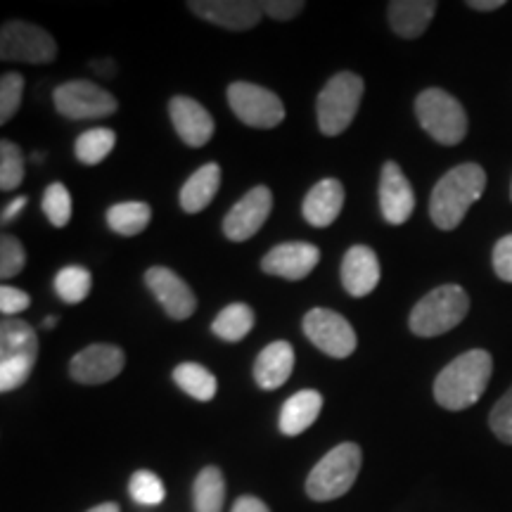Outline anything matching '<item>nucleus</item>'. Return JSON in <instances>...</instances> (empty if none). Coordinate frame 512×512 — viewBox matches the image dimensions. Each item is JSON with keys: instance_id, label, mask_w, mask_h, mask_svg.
Here are the masks:
<instances>
[{"instance_id": "f257e3e1", "label": "nucleus", "mask_w": 512, "mask_h": 512, "mask_svg": "<svg viewBox=\"0 0 512 512\" xmlns=\"http://www.w3.org/2000/svg\"><path fill=\"white\" fill-rule=\"evenodd\" d=\"M494 373V358L484 349H470L453 358L434 380V399L446 411H465L482 399Z\"/></svg>"}, {"instance_id": "f03ea898", "label": "nucleus", "mask_w": 512, "mask_h": 512, "mask_svg": "<svg viewBox=\"0 0 512 512\" xmlns=\"http://www.w3.org/2000/svg\"><path fill=\"white\" fill-rule=\"evenodd\" d=\"M486 190V171L475 162L460 164L441 176L430 197V219L439 230H453L463 223Z\"/></svg>"}, {"instance_id": "7ed1b4c3", "label": "nucleus", "mask_w": 512, "mask_h": 512, "mask_svg": "<svg viewBox=\"0 0 512 512\" xmlns=\"http://www.w3.org/2000/svg\"><path fill=\"white\" fill-rule=\"evenodd\" d=\"M38 361V335L19 318L0 323V392L8 394L22 387Z\"/></svg>"}, {"instance_id": "20e7f679", "label": "nucleus", "mask_w": 512, "mask_h": 512, "mask_svg": "<svg viewBox=\"0 0 512 512\" xmlns=\"http://www.w3.org/2000/svg\"><path fill=\"white\" fill-rule=\"evenodd\" d=\"M470 311V297L460 285H441L413 306L408 328L418 337H439L460 325Z\"/></svg>"}, {"instance_id": "39448f33", "label": "nucleus", "mask_w": 512, "mask_h": 512, "mask_svg": "<svg viewBox=\"0 0 512 512\" xmlns=\"http://www.w3.org/2000/svg\"><path fill=\"white\" fill-rule=\"evenodd\" d=\"M361 463L363 453L358 444L347 441V444L335 446L318 460V465H313L309 479H306V494L318 503L344 496L354 486Z\"/></svg>"}, {"instance_id": "423d86ee", "label": "nucleus", "mask_w": 512, "mask_h": 512, "mask_svg": "<svg viewBox=\"0 0 512 512\" xmlns=\"http://www.w3.org/2000/svg\"><path fill=\"white\" fill-rule=\"evenodd\" d=\"M366 83L354 72H339L325 83L316 100L318 128L325 136H339L351 126L361 105Z\"/></svg>"}, {"instance_id": "0eeeda50", "label": "nucleus", "mask_w": 512, "mask_h": 512, "mask_svg": "<svg viewBox=\"0 0 512 512\" xmlns=\"http://www.w3.org/2000/svg\"><path fill=\"white\" fill-rule=\"evenodd\" d=\"M415 117L422 131L430 133L439 145H458L467 136L465 107L441 88H427L418 95Z\"/></svg>"}, {"instance_id": "6e6552de", "label": "nucleus", "mask_w": 512, "mask_h": 512, "mask_svg": "<svg viewBox=\"0 0 512 512\" xmlns=\"http://www.w3.org/2000/svg\"><path fill=\"white\" fill-rule=\"evenodd\" d=\"M228 105L242 124L252 128H275L285 119L283 100L268 88L249 81L230 83Z\"/></svg>"}, {"instance_id": "1a4fd4ad", "label": "nucleus", "mask_w": 512, "mask_h": 512, "mask_svg": "<svg viewBox=\"0 0 512 512\" xmlns=\"http://www.w3.org/2000/svg\"><path fill=\"white\" fill-rule=\"evenodd\" d=\"M0 57L5 62L48 64L57 57V43L46 29L12 19L0 31Z\"/></svg>"}, {"instance_id": "9d476101", "label": "nucleus", "mask_w": 512, "mask_h": 512, "mask_svg": "<svg viewBox=\"0 0 512 512\" xmlns=\"http://www.w3.org/2000/svg\"><path fill=\"white\" fill-rule=\"evenodd\" d=\"M55 110L62 117L81 119H105L117 112V98L110 91L91 81H69L55 88L53 93Z\"/></svg>"}, {"instance_id": "9b49d317", "label": "nucleus", "mask_w": 512, "mask_h": 512, "mask_svg": "<svg viewBox=\"0 0 512 512\" xmlns=\"http://www.w3.org/2000/svg\"><path fill=\"white\" fill-rule=\"evenodd\" d=\"M302 328L313 347L332 358H347L356 351V332L342 313L311 309L302 320Z\"/></svg>"}, {"instance_id": "f8f14e48", "label": "nucleus", "mask_w": 512, "mask_h": 512, "mask_svg": "<svg viewBox=\"0 0 512 512\" xmlns=\"http://www.w3.org/2000/svg\"><path fill=\"white\" fill-rule=\"evenodd\" d=\"M273 209V192L266 185H256L242 195V200L233 204V209L228 211L226 219H223V235L230 242H245L254 238L264 226Z\"/></svg>"}, {"instance_id": "ddd939ff", "label": "nucleus", "mask_w": 512, "mask_h": 512, "mask_svg": "<svg viewBox=\"0 0 512 512\" xmlns=\"http://www.w3.org/2000/svg\"><path fill=\"white\" fill-rule=\"evenodd\" d=\"M147 290L155 294V299L162 304L166 316L174 320H188L197 309V297L190 290L181 275L164 266H152L145 273Z\"/></svg>"}, {"instance_id": "4468645a", "label": "nucleus", "mask_w": 512, "mask_h": 512, "mask_svg": "<svg viewBox=\"0 0 512 512\" xmlns=\"http://www.w3.org/2000/svg\"><path fill=\"white\" fill-rule=\"evenodd\" d=\"M126 366L124 349L114 344H91L69 361V375L79 384H105Z\"/></svg>"}, {"instance_id": "2eb2a0df", "label": "nucleus", "mask_w": 512, "mask_h": 512, "mask_svg": "<svg viewBox=\"0 0 512 512\" xmlns=\"http://www.w3.org/2000/svg\"><path fill=\"white\" fill-rule=\"evenodd\" d=\"M188 8L209 24L228 31L254 29L264 15L261 3L252 0H190Z\"/></svg>"}, {"instance_id": "dca6fc26", "label": "nucleus", "mask_w": 512, "mask_h": 512, "mask_svg": "<svg viewBox=\"0 0 512 512\" xmlns=\"http://www.w3.org/2000/svg\"><path fill=\"white\" fill-rule=\"evenodd\" d=\"M320 261V249L311 242H283L261 259V271L275 278L304 280Z\"/></svg>"}, {"instance_id": "f3484780", "label": "nucleus", "mask_w": 512, "mask_h": 512, "mask_svg": "<svg viewBox=\"0 0 512 512\" xmlns=\"http://www.w3.org/2000/svg\"><path fill=\"white\" fill-rule=\"evenodd\" d=\"M380 209L389 226H401L411 219L415 192L406 174L396 162H384L380 176Z\"/></svg>"}, {"instance_id": "a211bd4d", "label": "nucleus", "mask_w": 512, "mask_h": 512, "mask_svg": "<svg viewBox=\"0 0 512 512\" xmlns=\"http://www.w3.org/2000/svg\"><path fill=\"white\" fill-rule=\"evenodd\" d=\"M169 117L178 138L190 147H204L214 136V119L197 100L176 95L169 102Z\"/></svg>"}, {"instance_id": "6ab92c4d", "label": "nucleus", "mask_w": 512, "mask_h": 512, "mask_svg": "<svg viewBox=\"0 0 512 512\" xmlns=\"http://www.w3.org/2000/svg\"><path fill=\"white\" fill-rule=\"evenodd\" d=\"M380 261L377 254L366 245H354L344 254L342 268H339V278H342L344 290L351 297H366L380 285Z\"/></svg>"}, {"instance_id": "aec40b11", "label": "nucleus", "mask_w": 512, "mask_h": 512, "mask_svg": "<svg viewBox=\"0 0 512 512\" xmlns=\"http://www.w3.org/2000/svg\"><path fill=\"white\" fill-rule=\"evenodd\" d=\"M344 185L337 178H323L304 197L302 214L313 228H328L344 209Z\"/></svg>"}, {"instance_id": "412c9836", "label": "nucleus", "mask_w": 512, "mask_h": 512, "mask_svg": "<svg viewBox=\"0 0 512 512\" xmlns=\"http://www.w3.org/2000/svg\"><path fill=\"white\" fill-rule=\"evenodd\" d=\"M294 349L290 342L285 339H278V342H271L268 347L261 349L259 358L254 363V380L264 392H273V389L283 387V384L290 380L294 370Z\"/></svg>"}, {"instance_id": "4be33fe9", "label": "nucleus", "mask_w": 512, "mask_h": 512, "mask_svg": "<svg viewBox=\"0 0 512 512\" xmlns=\"http://www.w3.org/2000/svg\"><path fill=\"white\" fill-rule=\"evenodd\" d=\"M434 12H437L434 0H394L389 3L387 17L396 36L418 38L430 27Z\"/></svg>"}, {"instance_id": "5701e85b", "label": "nucleus", "mask_w": 512, "mask_h": 512, "mask_svg": "<svg viewBox=\"0 0 512 512\" xmlns=\"http://www.w3.org/2000/svg\"><path fill=\"white\" fill-rule=\"evenodd\" d=\"M320 408H323V396L316 389H302V392L290 396L280 408V432L285 437H297V434L306 432L318 420Z\"/></svg>"}, {"instance_id": "b1692460", "label": "nucleus", "mask_w": 512, "mask_h": 512, "mask_svg": "<svg viewBox=\"0 0 512 512\" xmlns=\"http://www.w3.org/2000/svg\"><path fill=\"white\" fill-rule=\"evenodd\" d=\"M221 188V166L216 162H209L200 166V169L192 174L181 188V209L185 214H200L202 209H207L214 202L216 192Z\"/></svg>"}, {"instance_id": "393cba45", "label": "nucleus", "mask_w": 512, "mask_h": 512, "mask_svg": "<svg viewBox=\"0 0 512 512\" xmlns=\"http://www.w3.org/2000/svg\"><path fill=\"white\" fill-rule=\"evenodd\" d=\"M105 219L112 233L121 235V238H133L150 226L152 209L145 202H119L107 209Z\"/></svg>"}, {"instance_id": "a878e982", "label": "nucleus", "mask_w": 512, "mask_h": 512, "mask_svg": "<svg viewBox=\"0 0 512 512\" xmlns=\"http://www.w3.org/2000/svg\"><path fill=\"white\" fill-rule=\"evenodd\" d=\"M226 501V479L219 467L209 465L197 475L192 486V505L195 512H221Z\"/></svg>"}, {"instance_id": "bb28decb", "label": "nucleus", "mask_w": 512, "mask_h": 512, "mask_svg": "<svg viewBox=\"0 0 512 512\" xmlns=\"http://www.w3.org/2000/svg\"><path fill=\"white\" fill-rule=\"evenodd\" d=\"M256 323L254 311L247 304H230L211 323V332L223 342H242Z\"/></svg>"}, {"instance_id": "cd10ccee", "label": "nucleus", "mask_w": 512, "mask_h": 512, "mask_svg": "<svg viewBox=\"0 0 512 512\" xmlns=\"http://www.w3.org/2000/svg\"><path fill=\"white\" fill-rule=\"evenodd\" d=\"M174 382L195 401H211L219 392L216 377L211 375V370L200 366V363H181V366H176Z\"/></svg>"}, {"instance_id": "c85d7f7f", "label": "nucleus", "mask_w": 512, "mask_h": 512, "mask_svg": "<svg viewBox=\"0 0 512 512\" xmlns=\"http://www.w3.org/2000/svg\"><path fill=\"white\" fill-rule=\"evenodd\" d=\"M114 145H117V133L112 128H91L76 138L74 155L81 164L95 166L105 162V157H110Z\"/></svg>"}, {"instance_id": "c756f323", "label": "nucleus", "mask_w": 512, "mask_h": 512, "mask_svg": "<svg viewBox=\"0 0 512 512\" xmlns=\"http://www.w3.org/2000/svg\"><path fill=\"white\" fill-rule=\"evenodd\" d=\"M91 285H93L91 271L83 266L62 268V271L55 275V283H53L57 297L67 304H81L83 299L91 294Z\"/></svg>"}, {"instance_id": "7c9ffc66", "label": "nucleus", "mask_w": 512, "mask_h": 512, "mask_svg": "<svg viewBox=\"0 0 512 512\" xmlns=\"http://www.w3.org/2000/svg\"><path fill=\"white\" fill-rule=\"evenodd\" d=\"M43 214L55 228L69 226V221H72V195H69L67 185H48L46 192H43Z\"/></svg>"}, {"instance_id": "2f4dec72", "label": "nucleus", "mask_w": 512, "mask_h": 512, "mask_svg": "<svg viewBox=\"0 0 512 512\" xmlns=\"http://www.w3.org/2000/svg\"><path fill=\"white\" fill-rule=\"evenodd\" d=\"M128 494H131V498L138 505H147V508H152V505H159L164 501L166 489H164V482L155 475V472L138 470L133 472L131 482H128Z\"/></svg>"}, {"instance_id": "473e14b6", "label": "nucleus", "mask_w": 512, "mask_h": 512, "mask_svg": "<svg viewBox=\"0 0 512 512\" xmlns=\"http://www.w3.org/2000/svg\"><path fill=\"white\" fill-rule=\"evenodd\" d=\"M24 181V155L10 140L0 143V190L10 192Z\"/></svg>"}, {"instance_id": "72a5a7b5", "label": "nucleus", "mask_w": 512, "mask_h": 512, "mask_svg": "<svg viewBox=\"0 0 512 512\" xmlns=\"http://www.w3.org/2000/svg\"><path fill=\"white\" fill-rule=\"evenodd\" d=\"M24 98V76L17 72L3 74L0 79V121L8 124L15 117Z\"/></svg>"}, {"instance_id": "f704fd0d", "label": "nucleus", "mask_w": 512, "mask_h": 512, "mask_svg": "<svg viewBox=\"0 0 512 512\" xmlns=\"http://www.w3.org/2000/svg\"><path fill=\"white\" fill-rule=\"evenodd\" d=\"M27 266V249L15 235H3L0 240V278L10 280Z\"/></svg>"}, {"instance_id": "c9c22d12", "label": "nucleus", "mask_w": 512, "mask_h": 512, "mask_svg": "<svg viewBox=\"0 0 512 512\" xmlns=\"http://www.w3.org/2000/svg\"><path fill=\"white\" fill-rule=\"evenodd\" d=\"M489 425L503 444L512 446V387L496 401V406L491 408Z\"/></svg>"}, {"instance_id": "e433bc0d", "label": "nucleus", "mask_w": 512, "mask_h": 512, "mask_svg": "<svg viewBox=\"0 0 512 512\" xmlns=\"http://www.w3.org/2000/svg\"><path fill=\"white\" fill-rule=\"evenodd\" d=\"M29 306H31V297L27 292L17 290V287H10V285L0 287V313H3L5 318H12L15 313L27 311Z\"/></svg>"}, {"instance_id": "4c0bfd02", "label": "nucleus", "mask_w": 512, "mask_h": 512, "mask_svg": "<svg viewBox=\"0 0 512 512\" xmlns=\"http://www.w3.org/2000/svg\"><path fill=\"white\" fill-rule=\"evenodd\" d=\"M304 8H306L304 0H266V3H261L264 15H268L271 19H278V22H287V19L299 17Z\"/></svg>"}, {"instance_id": "58836bf2", "label": "nucleus", "mask_w": 512, "mask_h": 512, "mask_svg": "<svg viewBox=\"0 0 512 512\" xmlns=\"http://www.w3.org/2000/svg\"><path fill=\"white\" fill-rule=\"evenodd\" d=\"M491 261H494V271L498 278L505 280V283H512V235H505V238L496 242Z\"/></svg>"}, {"instance_id": "ea45409f", "label": "nucleus", "mask_w": 512, "mask_h": 512, "mask_svg": "<svg viewBox=\"0 0 512 512\" xmlns=\"http://www.w3.org/2000/svg\"><path fill=\"white\" fill-rule=\"evenodd\" d=\"M230 512H271V510H268V505L264 501H259V498L242 496V498H238V501H235L233 510H230Z\"/></svg>"}, {"instance_id": "a19ab883", "label": "nucleus", "mask_w": 512, "mask_h": 512, "mask_svg": "<svg viewBox=\"0 0 512 512\" xmlns=\"http://www.w3.org/2000/svg\"><path fill=\"white\" fill-rule=\"evenodd\" d=\"M24 207H27V197H15V200H12V202L8 204V207L3 209V223L15 221L17 214H19V211H22Z\"/></svg>"}, {"instance_id": "79ce46f5", "label": "nucleus", "mask_w": 512, "mask_h": 512, "mask_svg": "<svg viewBox=\"0 0 512 512\" xmlns=\"http://www.w3.org/2000/svg\"><path fill=\"white\" fill-rule=\"evenodd\" d=\"M470 5L472 10H479V12H491V10H498V8H503V0H470Z\"/></svg>"}, {"instance_id": "37998d69", "label": "nucleus", "mask_w": 512, "mask_h": 512, "mask_svg": "<svg viewBox=\"0 0 512 512\" xmlns=\"http://www.w3.org/2000/svg\"><path fill=\"white\" fill-rule=\"evenodd\" d=\"M93 72H98L100 76H114V62H110V60H95L93 64Z\"/></svg>"}, {"instance_id": "c03bdc74", "label": "nucleus", "mask_w": 512, "mask_h": 512, "mask_svg": "<svg viewBox=\"0 0 512 512\" xmlns=\"http://www.w3.org/2000/svg\"><path fill=\"white\" fill-rule=\"evenodd\" d=\"M88 512H121L117 503H100L95 505V508H91Z\"/></svg>"}, {"instance_id": "a18cd8bd", "label": "nucleus", "mask_w": 512, "mask_h": 512, "mask_svg": "<svg viewBox=\"0 0 512 512\" xmlns=\"http://www.w3.org/2000/svg\"><path fill=\"white\" fill-rule=\"evenodd\" d=\"M55 325H57V318H55V316H50V318H46V320H43V328H46V330H50V328H55Z\"/></svg>"}, {"instance_id": "49530a36", "label": "nucleus", "mask_w": 512, "mask_h": 512, "mask_svg": "<svg viewBox=\"0 0 512 512\" xmlns=\"http://www.w3.org/2000/svg\"><path fill=\"white\" fill-rule=\"evenodd\" d=\"M510 195H512V192H510Z\"/></svg>"}]
</instances>
